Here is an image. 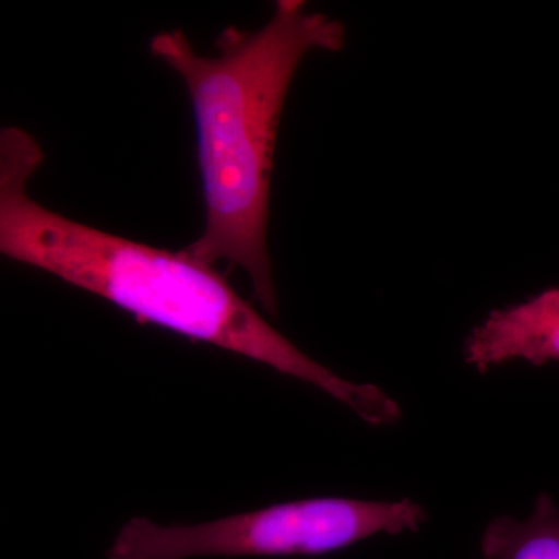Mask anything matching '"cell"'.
<instances>
[{
	"mask_svg": "<svg viewBox=\"0 0 559 559\" xmlns=\"http://www.w3.org/2000/svg\"><path fill=\"white\" fill-rule=\"evenodd\" d=\"M428 514L411 499L396 502L320 498L197 525H160L134 518L121 528L108 559L289 557L344 549L360 539L421 527Z\"/></svg>",
	"mask_w": 559,
	"mask_h": 559,
	"instance_id": "obj_3",
	"label": "cell"
},
{
	"mask_svg": "<svg viewBox=\"0 0 559 559\" xmlns=\"http://www.w3.org/2000/svg\"><path fill=\"white\" fill-rule=\"evenodd\" d=\"M344 46V24L299 0L275 3L260 31L226 28L215 55L200 53L182 31L150 39L151 55L182 80L197 123L205 224L183 250L209 266L241 267L270 314L278 308L267 219L280 117L305 57Z\"/></svg>",
	"mask_w": 559,
	"mask_h": 559,
	"instance_id": "obj_1",
	"label": "cell"
},
{
	"mask_svg": "<svg viewBox=\"0 0 559 559\" xmlns=\"http://www.w3.org/2000/svg\"><path fill=\"white\" fill-rule=\"evenodd\" d=\"M463 355L465 362L479 371L514 359L536 366L559 359V288L492 311L471 331Z\"/></svg>",
	"mask_w": 559,
	"mask_h": 559,
	"instance_id": "obj_4",
	"label": "cell"
},
{
	"mask_svg": "<svg viewBox=\"0 0 559 559\" xmlns=\"http://www.w3.org/2000/svg\"><path fill=\"white\" fill-rule=\"evenodd\" d=\"M484 559H559V510L540 495L525 521L496 518L481 539Z\"/></svg>",
	"mask_w": 559,
	"mask_h": 559,
	"instance_id": "obj_5",
	"label": "cell"
},
{
	"mask_svg": "<svg viewBox=\"0 0 559 559\" xmlns=\"http://www.w3.org/2000/svg\"><path fill=\"white\" fill-rule=\"evenodd\" d=\"M46 154L35 135L0 127V257L47 272L154 323L314 385L360 414L369 384L320 366L270 325L215 266L153 248L39 204L28 182Z\"/></svg>",
	"mask_w": 559,
	"mask_h": 559,
	"instance_id": "obj_2",
	"label": "cell"
}]
</instances>
